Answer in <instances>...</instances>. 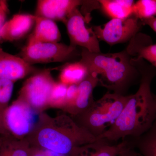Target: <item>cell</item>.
<instances>
[{
  "instance_id": "f1b7e54d",
  "label": "cell",
  "mask_w": 156,
  "mask_h": 156,
  "mask_svg": "<svg viewBox=\"0 0 156 156\" xmlns=\"http://www.w3.org/2000/svg\"><path fill=\"white\" fill-rule=\"evenodd\" d=\"M2 113L0 111V134H5L3 124Z\"/></svg>"
},
{
  "instance_id": "ffe728a7",
  "label": "cell",
  "mask_w": 156,
  "mask_h": 156,
  "mask_svg": "<svg viewBox=\"0 0 156 156\" xmlns=\"http://www.w3.org/2000/svg\"><path fill=\"white\" fill-rule=\"evenodd\" d=\"M31 151L23 143L8 136L3 137L0 143V156H30Z\"/></svg>"
},
{
  "instance_id": "d4e9b609",
  "label": "cell",
  "mask_w": 156,
  "mask_h": 156,
  "mask_svg": "<svg viewBox=\"0 0 156 156\" xmlns=\"http://www.w3.org/2000/svg\"><path fill=\"white\" fill-rule=\"evenodd\" d=\"M9 9L7 3L5 1H0V41L2 40L1 38V31L3 26L6 22Z\"/></svg>"
},
{
  "instance_id": "7402d4cb",
  "label": "cell",
  "mask_w": 156,
  "mask_h": 156,
  "mask_svg": "<svg viewBox=\"0 0 156 156\" xmlns=\"http://www.w3.org/2000/svg\"><path fill=\"white\" fill-rule=\"evenodd\" d=\"M14 82L6 79H0V111L3 112L8 107L11 100Z\"/></svg>"
},
{
  "instance_id": "4dcf8cb0",
  "label": "cell",
  "mask_w": 156,
  "mask_h": 156,
  "mask_svg": "<svg viewBox=\"0 0 156 156\" xmlns=\"http://www.w3.org/2000/svg\"><path fill=\"white\" fill-rule=\"evenodd\" d=\"M3 139V137H2V138H0V143L1 142V141H2V140Z\"/></svg>"
},
{
  "instance_id": "7c38bea8",
  "label": "cell",
  "mask_w": 156,
  "mask_h": 156,
  "mask_svg": "<svg viewBox=\"0 0 156 156\" xmlns=\"http://www.w3.org/2000/svg\"><path fill=\"white\" fill-rule=\"evenodd\" d=\"M35 16L17 14L6 21L1 31L2 40L12 42L25 37L35 24Z\"/></svg>"
},
{
  "instance_id": "ac0fdd59",
  "label": "cell",
  "mask_w": 156,
  "mask_h": 156,
  "mask_svg": "<svg viewBox=\"0 0 156 156\" xmlns=\"http://www.w3.org/2000/svg\"><path fill=\"white\" fill-rule=\"evenodd\" d=\"M89 74L88 69L80 60L69 62L62 67L59 76V82L67 86L73 84L78 85Z\"/></svg>"
},
{
  "instance_id": "d6986e66",
  "label": "cell",
  "mask_w": 156,
  "mask_h": 156,
  "mask_svg": "<svg viewBox=\"0 0 156 156\" xmlns=\"http://www.w3.org/2000/svg\"><path fill=\"white\" fill-rule=\"evenodd\" d=\"M130 145L138 151L140 156H156V119L147 131L133 138Z\"/></svg>"
},
{
  "instance_id": "8992f818",
  "label": "cell",
  "mask_w": 156,
  "mask_h": 156,
  "mask_svg": "<svg viewBox=\"0 0 156 156\" xmlns=\"http://www.w3.org/2000/svg\"><path fill=\"white\" fill-rule=\"evenodd\" d=\"M144 26L141 20L133 15L123 19H112L103 25L94 26L92 28L99 41L112 46L129 43L140 32Z\"/></svg>"
},
{
  "instance_id": "cb8c5ba5",
  "label": "cell",
  "mask_w": 156,
  "mask_h": 156,
  "mask_svg": "<svg viewBox=\"0 0 156 156\" xmlns=\"http://www.w3.org/2000/svg\"><path fill=\"white\" fill-rule=\"evenodd\" d=\"M78 85L68 86L66 98V105L67 111L73 105L78 94Z\"/></svg>"
},
{
  "instance_id": "83f0119b",
  "label": "cell",
  "mask_w": 156,
  "mask_h": 156,
  "mask_svg": "<svg viewBox=\"0 0 156 156\" xmlns=\"http://www.w3.org/2000/svg\"><path fill=\"white\" fill-rule=\"evenodd\" d=\"M30 156H47V155L44 150H32Z\"/></svg>"
},
{
  "instance_id": "484cf974",
  "label": "cell",
  "mask_w": 156,
  "mask_h": 156,
  "mask_svg": "<svg viewBox=\"0 0 156 156\" xmlns=\"http://www.w3.org/2000/svg\"><path fill=\"white\" fill-rule=\"evenodd\" d=\"M139 154L135 150L133 147L131 146L129 143V144L127 147L119 154L118 156H139Z\"/></svg>"
},
{
  "instance_id": "9c48e42d",
  "label": "cell",
  "mask_w": 156,
  "mask_h": 156,
  "mask_svg": "<svg viewBox=\"0 0 156 156\" xmlns=\"http://www.w3.org/2000/svg\"><path fill=\"white\" fill-rule=\"evenodd\" d=\"M87 20L78 8L74 9L64 23L70 40V45L80 46L91 53L101 52L99 41L92 28L86 25Z\"/></svg>"
},
{
  "instance_id": "7a4b0ae2",
  "label": "cell",
  "mask_w": 156,
  "mask_h": 156,
  "mask_svg": "<svg viewBox=\"0 0 156 156\" xmlns=\"http://www.w3.org/2000/svg\"><path fill=\"white\" fill-rule=\"evenodd\" d=\"M125 50L116 53H93L82 48L80 61L96 76L98 85L108 92L127 95L132 86L140 83L141 74Z\"/></svg>"
},
{
  "instance_id": "4fadbf2b",
  "label": "cell",
  "mask_w": 156,
  "mask_h": 156,
  "mask_svg": "<svg viewBox=\"0 0 156 156\" xmlns=\"http://www.w3.org/2000/svg\"><path fill=\"white\" fill-rule=\"evenodd\" d=\"M128 144V140L112 144L104 140H97L76 148L68 156H118Z\"/></svg>"
},
{
  "instance_id": "5bb4252c",
  "label": "cell",
  "mask_w": 156,
  "mask_h": 156,
  "mask_svg": "<svg viewBox=\"0 0 156 156\" xmlns=\"http://www.w3.org/2000/svg\"><path fill=\"white\" fill-rule=\"evenodd\" d=\"M126 49L132 57L147 60L156 69V44H153L149 36L138 33L129 41Z\"/></svg>"
},
{
  "instance_id": "5b68a950",
  "label": "cell",
  "mask_w": 156,
  "mask_h": 156,
  "mask_svg": "<svg viewBox=\"0 0 156 156\" xmlns=\"http://www.w3.org/2000/svg\"><path fill=\"white\" fill-rule=\"evenodd\" d=\"M76 48L62 43L27 42L19 56L31 65L63 62L81 56Z\"/></svg>"
},
{
  "instance_id": "8fae6325",
  "label": "cell",
  "mask_w": 156,
  "mask_h": 156,
  "mask_svg": "<svg viewBox=\"0 0 156 156\" xmlns=\"http://www.w3.org/2000/svg\"><path fill=\"white\" fill-rule=\"evenodd\" d=\"M37 69L18 56L5 52L0 47V79L16 82L28 75L35 73Z\"/></svg>"
},
{
  "instance_id": "f546056e",
  "label": "cell",
  "mask_w": 156,
  "mask_h": 156,
  "mask_svg": "<svg viewBox=\"0 0 156 156\" xmlns=\"http://www.w3.org/2000/svg\"><path fill=\"white\" fill-rule=\"evenodd\" d=\"M153 97L154 98V100L155 101V106L156 108V95L154 94L153 93Z\"/></svg>"
},
{
  "instance_id": "3957f363",
  "label": "cell",
  "mask_w": 156,
  "mask_h": 156,
  "mask_svg": "<svg viewBox=\"0 0 156 156\" xmlns=\"http://www.w3.org/2000/svg\"><path fill=\"white\" fill-rule=\"evenodd\" d=\"M37 139L39 145L44 149L65 156L69 155L76 148L97 140L66 116L61 117L59 128L50 126L42 128Z\"/></svg>"
},
{
  "instance_id": "44dd1931",
  "label": "cell",
  "mask_w": 156,
  "mask_h": 156,
  "mask_svg": "<svg viewBox=\"0 0 156 156\" xmlns=\"http://www.w3.org/2000/svg\"><path fill=\"white\" fill-rule=\"evenodd\" d=\"M133 15L141 20L156 17V0H139L135 2Z\"/></svg>"
},
{
  "instance_id": "277c9868",
  "label": "cell",
  "mask_w": 156,
  "mask_h": 156,
  "mask_svg": "<svg viewBox=\"0 0 156 156\" xmlns=\"http://www.w3.org/2000/svg\"><path fill=\"white\" fill-rule=\"evenodd\" d=\"M128 97V95L108 92L100 99L95 101L87 110L78 115L80 121L79 126L97 138L118 119L127 103Z\"/></svg>"
},
{
  "instance_id": "603a6c76",
  "label": "cell",
  "mask_w": 156,
  "mask_h": 156,
  "mask_svg": "<svg viewBox=\"0 0 156 156\" xmlns=\"http://www.w3.org/2000/svg\"><path fill=\"white\" fill-rule=\"evenodd\" d=\"M68 87L60 82L55 83L50 93L49 104L53 106H65Z\"/></svg>"
},
{
  "instance_id": "4316f807",
  "label": "cell",
  "mask_w": 156,
  "mask_h": 156,
  "mask_svg": "<svg viewBox=\"0 0 156 156\" xmlns=\"http://www.w3.org/2000/svg\"><path fill=\"white\" fill-rule=\"evenodd\" d=\"M144 25H148L156 33V17L145 18L141 20Z\"/></svg>"
},
{
  "instance_id": "52a82bcc",
  "label": "cell",
  "mask_w": 156,
  "mask_h": 156,
  "mask_svg": "<svg viewBox=\"0 0 156 156\" xmlns=\"http://www.w3.org/2000/svg\"><path fill=\"white\" fill-rule=\"evenodd\" d=\"M53 69H47L37 72L27 79L20 92V99L36 108L48 104L50 93L56 83L51 75Z\"/></svg>"
},
{
  "instance_id": "6da1fadb",
  "label": "cell",
  "mask_w": 156,
  "mask_h": 156,
  "mask_svg": "<svg viewBox=\"0 0 156 156\" xmlns=\"http://www.w3.org/2000/svg\"><path fill=\"white\" fill-rule=\"evenodd\" d=\"M131 62L141 74L139 89L135 94L128 95L118 119L97 140L112 143L128 136L136 138L147 131L156 119V108L151 89L156 69L142 58L134 57Z\"/></svg>"
},
{
  "instance_id": "9a60e30c",
  "label": "cell",
  "mask_w": 156,
  "mask_h": 156,
  "mask_svg": "<svg viewBox=\"0 0 156 156\" xmlns=\"http://www.w3.org/2000/svg\"><path fill=\"white\" fill-rule=\"evenodd\" d=\"M98 85V80L96 76L89 73L87 77L78 84L76 98L68 111L72 114L79 115L87 110L95 101L93 92Z\"/></svg>"
},
{
  "instance_id": "2e32d148",
  "label": "cell",
  "mask_w": 156,
  "mask_h": 156,
  "mask_svg": "<svg viewBox=\"0 0 156 156\" xmlns=\"http://www.w3.org/2000/svg\"><path fill=\"white\" fill-rule=\"evenodd\" d=\"M35 17L34 30L27 42L58 43L61 35L55 21L45 17Z\"/></svg>"
},
{
  "instance_id": "ba28073f",
  "label": "cell",
  "mask_w": 156,
  "mask_h": 156,
  "mask_svg": "<svg viewBox=\"0 0 156 156\" xmlns=\"http://www.w3.org/2000/svg\"><path fill=\"white\" fill-rule=\"evenodd\" d=\"M29 106L18 98L3 112L5 135L20 137L30 132L34 123V116Z\"/></svg>"
},
{
  "instance_id": "e0dca14e",
  "label": "cell",
  "mask_w": 156,
  "mask_h": 156,
  "mask_svg": "<svg viewBox=\"0 0 156 156\" xmlns=\"http://www.w3.org/2000/svg\"><path fill=\"white\" fill-rule=\"evenodd\" d=\"M100 8L112 19H123L133 15L135 2L131 0H100Z\"/></svg>"
},
{
  "instance_id": "30bf717a",
  "label": "cell",
  "mask_w": 156,
  "mask_h": 156,
  "mask_svg": "<svg viewBox=\"0 0 156 156\" xmlns=\"http://www.w3.org/2000/svg\"><path fill=\"white\" fill-rule=\"evenodd\" d=\"M83 2L79 0H39L34 15L64 23L71 12Z\"/></svg>"
}]
</instances>
